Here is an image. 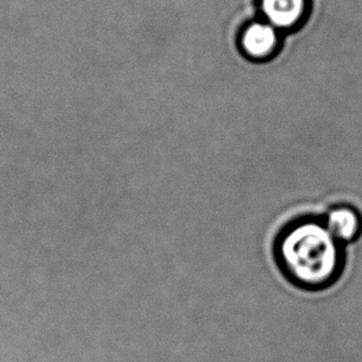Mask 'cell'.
Returning <instances> with one entry per match:
<instances>
[{"instance_id":"obj_1","label":"cell","mask_w":362,"mask_h":362,"mask_svg":"<svg viewBox=\"0 0 362 362\" xmlns=\"http://www.w3.org/2000/svg\"><path fill=\"white\" fill-rule=\"evenodd\" d=\"M274 256L288 281L305 291L330 287L345 268L341 243L315 218L288 223L276 240Z\"/></svg>"},{"instance_id":"obj_2","label":"cell","mask_w":362,"mask_h":362,"mask_svg":"<svg viewBox=\"0 0 362 362\" xmlns=\"http://www.w3.org/2000/svg\"><path fill=\"white\" fill-rule=\"evenodd\" d=\"M327 231L341 245L356 241L362 233V216L355 207H332L324 220Z\"/></svg>"},{"instance_id":"obj_3","label":"cell","mask_w":362,"mask_h":362,"mask_svg":"<svg viewBox=\"0 0 362 362\" xmlns=\"http://www.w3.org/2000/svg\"><path fill=\"white\" fill-rule=\"evenodd\" d=\"M241 45L247 55L253 59H264L277 47V29L268 23H253L243 31Z\"/></svg>"},{"instance_id":"obj_4","label":"cell","mask_w":362,"mask_h":362,"mask_svg":"<svg viewBox=\"0 0 362 362\" xmlns=\"http://www.w3.org/2000/svg\"><path fill=\"white\" fill-rule=\"evenodd\" d=\"M307 0H262L267 23L276 29H288L302 21Z\"/></svg>"}]
</instances>
